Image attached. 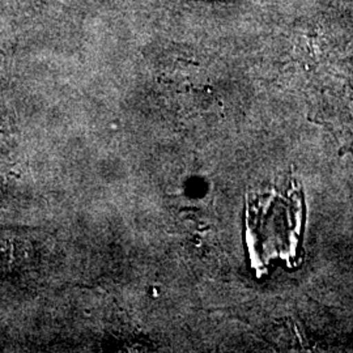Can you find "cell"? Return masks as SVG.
I'll list each match as a JSON object with an SVG mask.
<instances>
[{
  "instance_id": "6da1fadb",
  "label": "cell",
  "mask_w": 353,
  "mask_h": 353,
  "mask_svg": "<svg viewBox=\"0 0 353 353\" xmlns=\"http://www.w3.org/2000/svg\"><path fill=\"white\" fill-rule=\"evenodd\" d=\"M303 192L294 183L285 189H268L252 195L246 208V246L258 274L272 263L297 265L303 243Z\"/></svg>"
}]
</instances>
